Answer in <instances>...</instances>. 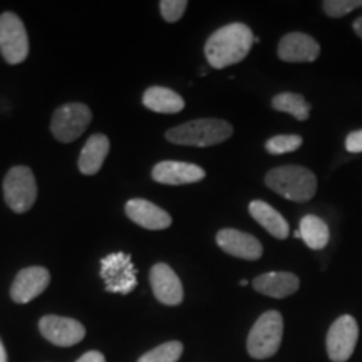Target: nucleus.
Masks as SVG:
<instances>
[{
  "instance_id": "nucleus-1",
  "label": "nucleus",
  "mask_w": 362,
  "mask_h": 362,
  "mask_svg": "<svg viewBox=\"0 0 362 362\" xmlns=\"http://www.w3.org/2000/svg\"><path fill=\"white\" fill-rule=\"evenodd\" d=\"M255 42L252 29L242 22H233L216 30L208 37L205 44V56L208 64L214 69L238 64L248 56Z\"/></svg>"
},
{
  "instance_id": "nucleus-25",
  "label": "nucleus",
  "mask_w": 362,
  "mask_h": 362,
  "mask_svg": "<svg viewBox=\"0 0 362 362\" xmlns=\"http://www.w3.org/2000/svg\"><path fill=\"white\" fill-rule=\"evenodd\" d=\"M362 7V0H324L322 8L325 16L332 19H341L347 13L354 12L356 8Z\"/></svg>"
},
{
  "instance_id": "nucleus-22",
  "label": "nucleus",
  "mask_w": 362,
  "mask_h": 362,
  "mask_svg": "<svg viewBox=\"0 0 362 362\" xmlns=\"http://www.w3.org/2000/svg\"><path fill=\"white\" fill-rule=\"evenodd\" d=\"M272 107L275 111L287 112L296 117L298 121H307L309 119L310 112V104L307 103V99L302 94L297 93H280L272 99Z\"/></svg>"
},
{
  "instance_id": "nucleus-2",
  "label": "nucleus",
  "mask_w": 362,
  "mask_h": 362,
  "mask_svg": "<svg viewBox=\"0 0 362 362\" xmlns=\"http://www.w3.org/2000/svg\"><path fill=\"white\" fill-rule=\"evenodd\" d=\"M265 185L287 200L305 203L317 192V176L304 166L285 165L270 170L265 176Z\"/></svg>"
},
{
  "instance_id": "nucleus-23",
  "label": "nucleus",
  "mask_w": 362,
  "mask_h": 362,
  "mask_svg": "<svg viewBox=\"0 0 362 362\" xmlns=\"http://www.w3.org/2000/svg\"><path fill=\"white\" fill-rule=\"evenodd\" d=\"M181 354H183V344L170 341L143 354L138 362H178Z\"/></svg>"
},
{
  "instance_id": "nucleus-26",
  "label": "nucleus",
  "mask_w": 362,
  "mask_h": 362,
  "mask_svg": "<svg viewBox=\"0 0 362 362\" xmlns=\"http://www.w3.org/2000/svg\"><path fill=\"white\" fill-rule=\"evenodd\" d=\"M187 7V0H163V2H160L161 16L166 22H178L183 17Z\"/></svg>"
},
{
  "instance_id": "nucleus-16",
  "label": "nucleus",
  "mask_w": 362,
  "mask_h": 362,
  "mask_svg": "<svg viewBox=\"0 0 362 362\" xmlns=\"http://www.w3.org/2000/svg\"><path fill=\"white\" fill-rule=\"evenodd\" d=\"M126 215L134 221L136 225L143 226L146 230H165L171 226L173 220H171L170 214L155 203L143 200V198H134L126 203Z\"/></svg>"
},
{
  "instance_id": "nucleus-20",
  "label": "nucleus",
  "mask_w": 362,
  "mask_h": 362,
  "mask_svg": "<svg viewBox=\"0 0 362 362\" xmlns=\"http://www.w3.org/2000/svg\"><path fill=\"white\" fill-rule=\"evenodd\" d=\"M143 104L148 110L161 112V115H175L183 111L185 101L178 93L161 86H153L143 94Z\"/></svg>"
},
{
  "instance_id": "nucleus-28",
  "label": "nucleus",
  "mask_w": 362,
  "mask_h": 362,
  "mask_svg": "<svg viewBox=\"0 0 362 362\" xmlns=\"http://www.w3.org/2000/svg\"><path fill=\"white\" fill-rule=\"evenodd\" d=\"M76 362H106V357H104L101 352L98 351H89L79 357Z\"/></svg>"
},
{
  "instance_id": "nucleus-29",
  "label": "nucleus",
  "mask_w": 362,
  "mask_h": 362,
  "mask_svg": "<svg viewBox=\"0 0 362 362\" xmlns=\"http://www.w3.org/2000/svg\"><path fill=\"white\" fill-rule=\"evenodd\" d=\"M352 29H354L357 37L362 39V16L357 17V19L354 21V24H352Z\"/></svg>"
},
{
  "instance_id": "nucleus-8",
  "label": "nucleus",
  "mask_w": 362,
  "mask_h": 362,
  "mask_svg": "<svg viewBox=\"0 0 362 362\" xmlns=\"http://www.w3.org/2000/svg\"><path fill=\"white\" fill-rule=\"evenodd\" d=\"M0 52L7 64H21L29 56L25 25L12 12L0 16Z\"/></svg>"
},
{
  "instance_id": "nucleus-27",
  "label": "nucleus",
  "mask_w": 362,
  "mask_h": 362,
  "mask_svg": "<svg viewBox=\"0 0 362 362\" xmlns=\"http://www.w3.org/2000/svg\"><path fill=\"white\" fill-rule=\"evenodd\" d=\"M346 149L352 155H357V153H362V129L352 131V133L347 134L346 138Z\"/></svg>"
},
{
  "instance_id": "nucleus-5",
  "label": "nucleus",
  "mask_w": 362,
  "mask_h": 362,
  "mask_svg": "<svg viewBox=\"0 0 362 362\" xmlns=\"http://www.w3.org/2000/svg\"><path fill=\"white\" fill-rule=\"evenodd\" d=\"M4 198L16 214H25L37 200V183L33 170L27 166H13L4 178Z\"/></svg>"
},
{
  "instance_id": "nucleus-15",
  "label": "nucleus",
  "mask_w": 362,
  "mask_h": 362,
  "mask_svg": "<svg viewBox=\"0 0 362 362\" xmlns=\"http://www.w3.org/2000/svg\"><path fill=\"white\" fill-rule=\"evenodd\" d=\"M153 180L161 185H189L205 178V170L192 163L161 161L153 168Z\"/></svg>"
},
{
  "instance_id": "nucleus-17",
  "label": "nucleus",
  "mask_w": 362,
  "mask_h": 362,
  "mask_svg": "<svg viewBox=\"0 0 362 362\" xmlns=\"http://www.w3.org/2000/svg\"><path fill=\"white\" fill-rule=\"evenodd\" d=\"M252 287L262 296L272 298L291 297L300 287V280L291 272H269L253 279Z\"/></svg>"
},
{
  "instance_id": "nucleus-31",
  "label": "nucleus",
  "mask_w": 362,
  "mask_h": 362,
  "mask_svg": "<svg viewBox=\"0 0 362 362\" xmlns=\"http://www.w3.org/2000/svg\"><path fill=\"white\" fill-rule=\"evenodd\" d=\"M240 285H243V287H245V285H248V280H240Z\"/></svg>"
},
{
  "instance_id": "nucleus-19",
  "label": "nucleus",
  "mask_w": 362,
  "mask_h": 362,
  "mask_svg": "<svg viewBox=\"0 0 362 362\" xmlns=\"http://www.w3.org/2000/svg\"><path fill=\"white\" fill-rule=\"evenodd\" d=\"M110 153V139L104 134H93L79 155V171L83 175H96Z\"/></svg>"
},
{
  "instance_id": "nucleus-6",
  "label": "nucleus",
  "mask_w": 362,
  "mask_h": 362,
  "mask_svg": "<svg viewBox=\"0 0 362 362\" xmlns=\"http://www.w3.org/2000/svg\"><path fill=\"white\" fill-rule=\"evenodd\" d=\"M93 119L90 110L86 104L69 103L57 107L51 121L54 138L61 143H72L88 129Z\"/></svg>"
},
{
  "instance_id": "nucleus-24",
  "label": "nucleus",
  "mask_w": 362,
  "mask_h": 362,
  "mask_svg": "<svg viewBox=\"0 0 362 362\" xmlns=\"http://www.w3.org/2000/svg\"><path fill=\"white\" fill-rule=\"evenodd\" d=\"M302 146V138L297 134H279L270 138L265 143V149L270 155H285V153H293Z\"/></svg>"
},
{
  "instance_id": "nucleus-10",
  "label": "nucleus",
  "mask_w": 362,
  "mask_h": 362,
  "mask_svg": "<svg viewBox=\"0 0 362 362\" xmlns=\"http://www.w3.org/2000/svg\"><path fill=\"white\" fill-rule=\"evenodd\" d=\"M39 330L44 339L59 347H71L86 336L84 325L76 319L61 315H44L39 320Z\"/></svg>"
},
{
  "instance_id": "nucleus-7",
  "label": "nucleus",
  "mask_w": 362,
  "mask_h": 362,
  "mask_svg": "<svg viewBox=\"0 0 362 362\" xmlns=\"http://www.w3.org/2000/svg\"><path fill=\"white\" fill-rule=\"evenodd\" d=\"M136 275H138L136 267L128 253L116 252L101 260V277L107 292L121 293V296L133 292L138 285Z\"/></svg>"
},
{
  "instance_id": "nucleus-18",
  "label": "nucleus",
  "mask_w": 362,
  "mask_h": 362,
  "mask_svg": "<svg viewBox=\"0 0 362 362\" xmlns=\"http://www.w3.org/2000/svg\"><path fill=\"white\" fill-rule=\"evenodd\" d=\"M248 211H250L252 218L264 226V228L269 232L272 237L279 238V240H285L291 233V228H288L287 220L284 218L282 215L279 214L275 208H272L269 203L262 202V200H255L248 205Z\"/></svg>"
},
{
  "instance_id": "nucleus-14",
  "label": "nucleus",
  "mask_w": 362,
  "mask_h": 362,
  "mask_svg": "<svg viewBox=\"0 0 362 362\" xmlns=\"http://www.w3.org/2000/svg\"><path fill=\"white\" fill-rule=\"evenodd\" d=\"M277 54L284 62H314L320 56V45L309 34L291 33L280 39Z\"/></svg>"
},
{
  "instance_id": "nucleus-30",
  "label": "nucleus",
  "mask_w": 362,
  "mask_h": 362,
  "mask_svg": "<svg viewBox=\"0 0 362 362\" xmlns=\"http://www.w3.org/2000/svg\"><path fill=\"white\" fill-rule=\"evenodd\" d=\"M0 362H7V352H6V347H4L2 341H0Z\"/></svg>"
},
{
  "instance_id": "nucleus-13",
  "label": "nucleus",
  "mask_w": 362,
  "mask_h": 362,
  "mask_svg": "<svg viewBox=\"0 0 362 362\" xmlns=\"http://www.w3.org/2000/svg\"><path fill=\"white\" fill-rule=\"evenodd\" d=\"M216 243L225 253L242 260H259L264 253V247L253 235L235 228L220 230L216 233Z\"/></svg>"
},
{
  "instance_id": "nucleus-4",
  "label": "nucleus",
  "mask_w": 362,
  "mask_h": 362,
  "mask_svg": "<svg viewBox=\"0 0 362 362\" xmlns=\"http://www.w3.org/2000/svg\"><path fill=\"white\" fill-rule=\"evenodd\" d=\"M284 337V319L277 310L262 314L248 334L247 351L253 359H269L280 349Z\"/></svg>"
},
{
  "instance_id": "nucleus-21",
  "label": "nucleus",
  "mask_w": 362,
  "mask_h": 362,
  "mask_svg": "<svg viewBox=\"0 0 362 362\" xmlns=\"http://www.w3.org/2000/svg\"><path fill=\"white\" fill-rule=\"evenodd\" d=\"M300 238L304 240V243L312 250H322L327 247L330 240L329 226L322 218L315 215H305L300 220Z\"/></svg>"
},
{
  "instance_id": "nucleus-9",
  "label": "nucleus",
  "mask_w": 362,
  "mask_h": 362,
  "mask_svg": "<svg viewBox=\"0 0 362 362\" xmlns=\"http://www.w3.org/2000/svg\"><path fill=\"white\" fill-rule=\"evenodd\" d=\"M357 339H359V325L352 315H341L330 325L325 347L327 356L332 362H347L354 354Z\"/></svg>"
},
{
  "instance_id": "nucleus-11",
  "label": "nucleus",
  "mask_w": 362,
  "mask_h": 362,
  "mask_svg": "<svg viewBox=\"0 0 362 362\" xmlns=\"http://www.w3.org/2000/svg\"><path fill=\"white\" fill-rule=\"evenodd\" d=\"M51 284V274L44 267H27L13 279L11 297L16 304H29L39 297Z\"/></svg>"
},
{
  "instance_id": "nucleus-12",
  "label": "nucleus",
  "mask_w": 362,
  "mask_h": 362,
  "mask_svg": "<svg viewBox=\"0 0 362 362\" xmlns=\"http://www.w3.org/2000/svg\"><path fill=\"white\" fill-rule=\"evenodd\" d=\"M149 284H151L153 293H155V297L161 304L178 305L183 302V285H181L180 277L170 265H153L151 272H149Z\"/></svg>"
},
{
  "instance_id": "nucleus-3",
  "label": "nucleus",
  "mask_w": 362,
  "mask_h": 362,
  "mask_svg": "<svg viewBox=\"0 0 362 362\" xmlns=\"http://www.w3.org/2000/svg\"><path fill=\"white\" fill-rule=\"evenodd\" d=\"M233 134V126L223 119H194L166 131V139L173 144L194 148L215 146Z\"/></svg>"
}]
</instances>
